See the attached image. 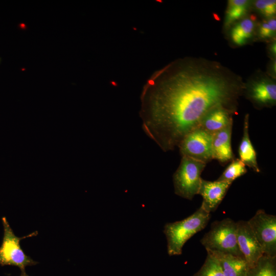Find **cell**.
I'll list each match as a JSON object with an SVG mask.
<instances>
[{"label": "cell", "instance_id": "6da1fadb", "mask_svg": "<svg viewBox=\"0 0 276 276\" xmlns=\"http://www.w3.org/2000/svg\"><path fill=\"white\" fill-rule=\"evenodd\" d=\"M244 85L241 76L218 61L175 60L155 72L143 87V130L164 152L172 151L213 108L221 106L237 113Z\"/></svg>", "mask_w": 276, "mask_h": 276}, {"label": "cell", "instance_id": "7a4b0ae2", "mask_svg": "<svg viewBox=\"0 0 276 276\" xmlns=\"http://www.w3.org/2000/svg\"><path fill=\"white\" fill-rule=\"evenodd\" d=\"M211 218V214L201 206L193 214L180 221L167 223L164 233L167 240L169 256L180 255L185 243L195 234L203 229Z\"/></svg>", "mask_w": 276, "mask_h": 276}, {"label": "cell", "instance_id": "3957f363", "mask_svg": "<svg viewBox=\"0 0 276 276\" xmlns=\"http://www.w3.org/2000/svg\"><path fill=\"white\" fill-rule=\"evenodd\" d=\"M200 242L206 250L230 254L244 258L237 243L236 222L231 218L212 223L210 230Z\"/></svg>", "mask_w": 276, "mask_h": 276}, {"label": "cell", "instance_id": "277c9868", "mask_svg": "<svg viewBox=\"0 0 276 276\" xmlns=\"http://www.w3.org/2000/svg\"><path fill=\"white\" fill-rule=\"evenodd\" d=\"M206 164L193 158L182 156L179 167L173 174L175 194L192 200L198 194L202 178L201 174Z\"/></svg>", "mask_w": 276, "mask_h": 276}, {"label": "cell", "instance_id": "5b68a950", "mask_svg": "<svg viewBox=\"0 0 276 276\" xmlns=\"http://www.w3.org/2000/svg\"><path fill=\"white\" fill-rule=\"evenodd\" d=\"M2 220L4 237L0 247V265L17 266L21 272H26L27 266L36 265L38 262L25 254L20 247V242L24 239L36 236L38 233L36 231L27 236L18 237L14 234L7 218L3 217Z\"/></svg>", "mask_w": 276, "mask_h": 276}, {"label": "cell", "instance_id": "8992f818", "mask_svg": "<svg viewBox=\"0 0 276 276\" xmlns=\"http://www.w3.org/2000/svg\"><path fill=\"white\" fill-rule=\"evenodd\" d=\"M243 96L257 109L276 104V83L269 75L258 72L245 82Z\"/></svg>", "mask_w": 276, "mask_h": 276}, {"label": "cell", "instance_id": "52a82bcc", "mask_svg": "<svg viewBox=\"0 0 276 276\" xmlns=\"http://www.w3.org/2000/svg\"><path fill=\"white\" fill-rule=\"evenodd\" d=\"M247 221L263 255L276 257V216L260 209Z\"/></svg>", "mask_w": 276, "mask_h": 276}, {"label": "cell", "instance_id": "ba28073f", "mask_svg": "<svg viewBox=\"0 0 276 276\" xmlns=\"http://www.w3.org/2000/svg\"><path fill=\"white\" fill-rule=\"evenodd\" d=\"M213 135L200 127L189 133L178 146L182 156H187L205 164L213 159Z\"/></svg>", "mask_w": 276, "mask_h": 276}, {"label": "cell", "instance_id": "9c48e42d", "mask_svg": "<svg viewBox=\"0 0 276 276\" xmlns=\"http://www.w3.org/2000/svg\"><path fill=\"white\" fill-rule=\"evenodd\" d=\"M236 224L238 247L250 268L257 263L263 252L248 221L240 220Z\"/></svg>", "mask_w": 276, "mask_h": 276}, {"label": "cell", "instance_id": "30bf717a", "mask_svg": "<svg viewBox=\"0 0 276 276\" xmlns=\"http://www.w3.org/2000/svg\"><path fill=\"white\" fill-rule=\"evenodd\" d=\"M232 182L201 179L198 194L203 198L201 206L208 212H215L225 197Z\"/></svg>", "mask_w": 276, "mask_h": 276}, {"label": "cell", "instance_id": "8fae6325", "mask_svg": "<svg viewBox=\"0 0 276 276\" xmlns=\"http://www.w3.org/2000/svg\"><path fill=\"white\" fill-rule=\"evenodd\" d=\"M233 122L213 134V159L221 164H225L235 159L231 146V137Z\"/></svg>", "mask_w": 276, "mask_h": 276}, {"label": "cell", "instance_id": "7c38bea8", "mask_svg": "<svg viewBox=\"0 0 276 276\" xmlns=\"http://www.w3.org/2000/svg\"><path fill=\"white\" fill-rule=\"evenodd\" d=\"M258 22L255 15H247L233 24L229 29V38L232 43L238 47L249 42L256 35Z\"/></svg>", "mask_w": 276, "mask_h": 276}, {"label": "cell", "instance_id": "4fadbf2b", "mask_svg": "<svg viewBox=\"0 0 276 276\" xmlns=\"http://www.w3.org/2000/svg\"><path fill=\"white\" fill-rule=\"evenodd\" d=\"M234 113L223 106L215 107L204 116L199 127L213 135L233 122Z\"/></svg>", "mask_w": 276, "mask_h": 276}, {"label": "cell", "instance_id": "5bb4252c", "mask_svg": "<svg viewBox=\"0 0 276 276\" xmlns=\"http://www.w3.org/2000/svg\"><path fill=\"white\" fill-rule=\"evenodd\" d=\"M217 261L225 276H246L249 266L244 258L216 251L206 250Z\"/></svg>", "mask_w": 276, "mask_h": 276}, {"label": "cell", "instance_id": "9a60e30c", "mask_svg": "<svg viewBox=\"0 0 276 276\" xmlns=\"http://www.w3.org/2000/svg\"><path fill=\"white\" fill-rule=\"evenodd\" d=\"M248 129L249 114H247L244 118L243 136L238 149L239 159L254 171L260 172L256 152L250 140Z\"/></svg>", "mask_w": 276, "mask_h": 276}, {"label": "cell", "instance_id": "2e32d148", "mask_svg": "<svg viewBox=\"0 0 276 276\" xmlns=\"http://www.w3.org/2000/svg\"><path fill=\"white\" fill-rule=\"evenodd\" d=\"M252 3L248 0L228 1L224 21L225 29H229L233 24L246 16L252 8Z\"/></svg>", "mask_w": 276, "mask_h": 276}, {"label": "cell", "instance_id": "e0dca14e", "mask_svg": "<svg viewBox=\"0 0 276 276\" xmlns=\"http://www.w3.org/2000/svg\"><path fill=\"white\" fill-rule=\"evenodd\" d=\"M246 276H276V257L263 255L249 268Z\"/></svg>", "mask_w": 276, "mask_h": 276}, {"label": "cell", "instance_id": "ac0fdd59", "mask_svg": "<svg viewBox=\"0 0 276 276\" xmlns=\"http://www.w3.org/2000/svg\"><path fill=\"white\" fill-rule=\"evenodd\" d=\"M245 166L240 159H234L217 180L233 183L236 179L246 173Z\"/></svg>", "mask_w": 276, "mask_h": 276}, {"label": "cell", "instance_id": "d6986e66", "mask_svg": "<svg viewBox=\"0 0 276 276\" xmlns=\"http://www.w3.org/2000/svg\"><path fill=\"white\" fill-rule=\"evenodd\" d=\"M193 276H225L217 261L207 253L204 263Z\"/></svg>", "mask_w": 276, "mask_h": 276}, {"label": "cell", "instance_id": "ffe728a7", "mask_svg": "<svg viewBox=\"0 0 276 276\" xmlns=\"http://www.w3.org/2000/svg\"><path fill=\"white\" fill-rule=\"evenodd\" d=\"M256 34L259 39L265 40H274L276 34L275 18L265 19L257 25Z\"/></svg>", "mask_w": 276, "mask_h": 276}, {"label": "cell", "instance_id": "44dd1931", "mask_svg": "<svg viewBox=\"0 0 276 276\" xmlns=\"http://www.w3.org/2000/svg\"><path fill=\"white\" fill-rule=\"evenodd\" d=\"M266 19L275 17L276 1L274 0H257L252 1V8Z\"/></svg>", "mask_w": 276, "mask_h": 276}, {"label": "cell", "instance_id": "7402d4cb", "mask_svg": "<svg viewBox=\"0 0 276 276\" xmlns=\"http://www.w3.org/2000/svg\"><path fill=\"white\" fill-rule=\"evenodd\" d=\"M268 51H269L270 56L272 58V59H275V55H276L275 40H272L269 44Z\"/></svg>", "mask_w": 276, "mask_h": 276}, {"label": "cell", "instance_id": "603a6c76", "mask_svg": "<svg viewBox=\"0 0 276 276\" xmlns=\"http://www.w3.org/2000/svg\"><path fill=\"white\" fill-rule=\"evenodd\" d=\"M275 59H272L270 64V74L269 75L273 78H274V76H275Z\"/></svg>", "mask_w": 276, "mask_h": 276}, {"label": "cell", "instance_id": "cb8c5ba5", "mask_svg": "<svg viewBox=\"0 0 276 276\" xmlns=\"http://www.w3.org/2000/svg\"><path fill=\"white\" fill-rule=\"evenodd\" d=\"M19 276H29L26 272H21Z\"/></svg>", "mask_w": 276, "mask_h": 276}]
</instances>
